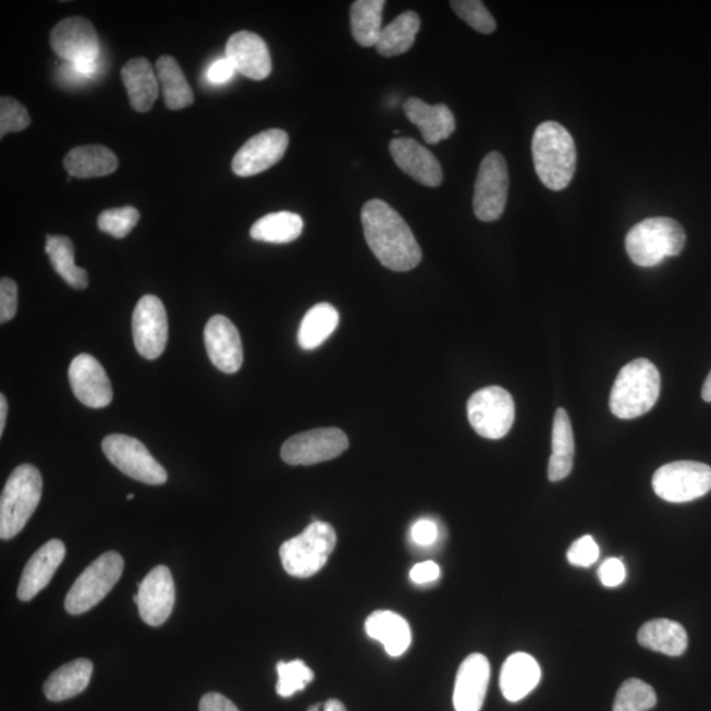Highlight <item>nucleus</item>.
Returning a JSON list of instances; mask_svg holds the SVG:
<instances>
[{"mask_svg": "<svg viewBox=\"0 0 711 711\" xmlns=\"http://www.w3.org/2000/svg\"><path fill=\"white\" fill-rule=\"evenodd\" d=\"M365 241L376 259L393 272L419 266L421 250L410 226L392 206L381 199L365 204L361 211Z\"/></svg>", "mask_w": 711, "mask_h": 711, "instance_id": "1", "label": "nucleus"}, {"mask_svg": "<svg viewBox=\"0 0 711 711\" xmlns=\"http://www.w3.org/2000/svg\"><path fill=\"white\" fill-rule=\"evenodd\" d=\"M46 252L56 273L62 277L75 291H84L89 285V275L85 269L75 266L74 244L66 236L47 237Z\"/></svg>", "mask_w": 711, "mask_h": 711, "instance_id": "35", "label": "nucleus"}, {"mask_svg": "<svg viewBox=\"0 0 711 711\" xmlns=\"http://www.w3.org/2000/svg\"><path fill=\"white\" fill-rule=\"evenodd\" d=\"M134 499H135V495H134V494H128V495H127V500H134Z\"/></svg>", "mask_w": 711, "mask_h": 711, "instance_id": "52", "label": "nucleus"}, {"mask_svg": "<svg viewBox=\"0 0 711 711\" xmlns=\"http://www.w3.org/2000/svg\"><path fill=\"white\" fill-rule=\"evenodd\" d=\"M490 679L489 660L481 653H471L458 669L453 707L456 711H481Z\"/></svg>", "mask_w": 711, "mask_h": 711, "instance_id": "21", "label": "nucleus"}, {"mask_svg": "<svg viewBox=\"0 0 711 711\" xmlns=\"http://www.w3.org/2000/svg\"><path fill=\"white\" fill-rule=\"evenodd\" d=\"M135 347L143 357L156 360L167 348L168 316L166 307L156 295H144L137 302L132 317Z\"/></svg>", "mask_w": 711, "mask_h": 711, "instance_id": "13", "label": "nucleus"}, {"mask_svg": "<svg viewBox=\"0 0 711 711\" xmlns=\"http://www.w3.org/2000/svg\"><path fill=\"white\" fill-rule=\"evenodd\" d=\"M336 545V532L324 522H314L280 549L283 568L289 575L307 578L317 575Z\"/></svg>", "mask_w": 711, "mask_h": 711, "instance_id": "6", "label": "nucleus"}, {"mask_svg": "<svg viewBox=\"0 0 711 711\" xmlns=\"http://www.w3.org/2000/svg\"><path fill=\"white\" fill-rule=\"evenodd\" d=\"M702 399L703 401L711 402V370L707 380L703 382Z\"/></svg>", "mask_w": 711, "mask_h": 711, "instance_id": "51", "label": "nucleus"}, {"mask_svg": "<svg viewBox=\"0 0 711 711\" xmlns=\"http://www.w3.org/2000/svg\"><path fill=\"white\" fill-rule=\"evenodd\" d=\"M599 577L603 587H620V585H622L626 578L625 564H623L622 560L620 559L610 557L601 564L599 569Z\"/></svg>", "mask_w": 711, "mask_h": 711, "instance_id": "44", "label": "nucleus"}, {"mask_svg": "<svg viewBox=\"0 0 711 711\" xmlns=\"http://www.w3.org/2000/svg\"><path fill=\"white\" fill-rule=\"evenodd\" d=\"M468 419L482 438L497 440L506 437L515 419L512 394L501 387L478 390L468 401Z\"/></svg>", "mask_w": 711, "mask_h": 711, "instance_id": "8", "label": "nucleus"}, {"mask_svg": "<svg viewBox=\"0 0 711 711\" xmlns=\"http://www.w3.org/2000/svg\"><path fill=\"white\" fill-rule=\"evenodd\" d=\"M540 677H542V671H540L537 660L525 652L513 653L501 670L502 695L510 702L524 700L538 687Z\"/></svg>", "mask_w": 711, "mask_h": 711, "instance_id": "24", "label": "nucleus"}, {"mask_svg": "<svg viewBox=\"0 0 711 711\" xmlns=\"http://www.w3.org/2000/svg\"><path fill=\"white\" fill-rule=\"evenodd\" d=\"M122 79L130 103L137 112H148L159 97V78L147 59H134L122 69Z\"/></svg>", "mask_w": 711, "mask_h": 711, "instance_id": "26", "label": "nucleus"}, {"mask_svg": "<svg viewBox=\"0 0 711 711\" xmlns=\"http://www.w3.org/2000/svg\"><path fill=\"white\" fill-rule=\"evenodd\" d=\"M53 52L66 62L97 60L100 44L94 25L85 17L64 19L50 33Z\"/></svg>", "mask_w": 711, "mask_h": 711, "instance_id": "16", "label": "nucleus"}, {"mask_svg": "<svg viewBox=\"0 0 711 711\" xmlns=\"http://www.w3.org/2000/svg\"><path fill=\"white\" fill-rule=\"evenodd\" d=\"M368 637L379 640L390 657L404 655L412 643L410 626L401 615L389 610H379L365 622Z\"/></svg>", "mask_w": 711, "mask_h": 711, "instance_id": "25", "label": "nucleus"}, {"mask_svg": "<svg viewBox=\"0 0 711 711\" xmlns=\"http://www.w3.org/2000/svg\"><path fill=\"white\" fill-rule=\"evenodd\" d=\"M339 312L330 304H318L306 312L298 331L302 350L312 351L322 345L339 324Z\"/></svg>", "mask_w": 711, "mask_h": 711, "instance_id": "33", "label": "nucleus"}, {"mask_svg": "<svg viewBox=\"0 0 711 711\" xmlns=\"http://www.w3.org/2000/svg\"><path fill=\"white\" fill-rule=\"evenodd\" d=\"M599 557L600 547L590 535H585V537L577 539L571 545L569 551L566 552V559H568L569 564L581 566V568H588V566L596 564Z\"/></svg>", "mask_w": 711, "mask_h": 711, "instance_id": "42", "label": "nucleus"}, {"mask_svg": "<svg viewBox=\"0 0 711 711\" xmlns=\"http://www.w3.org/2000/svg\"><path fill=\"white\" fill-rule=\"evenodd\" d=\"M66 547L59 539L49 540L28 560L19 583V600L27 602L34 599L52 580L56 571L64 562Z\"/></svg>", "mask_w": 711, "mask_h": 711, "instance_id": "22", "label": "nucleus"}, {"mask_svg": "<svg viewBox=\"0 0 711 711\" xmlns=\"http://www.w3.org/2000/svg\"><path fill=\"white\" fill-rule=\"evenodd\" d=\"M535 170L551 191H563L576 172L577 152L574 137L562 124L544 122L532 137Z\"/></svg>", "mask_w": 711, "mask_h": 711, "instance_id": "2", "label": "nucleus"}, {"mask_svg": "<svg viewBox=\"0 0 711 711\" xmlns=\"http://www.w3.org/2000/svg\"><path fill=\"white\" fill-rule=\"evenodd\" d=\"M350 445L348 438L336 427L298 433L282 445V461L289 465H314L332 461Z\"/></svg>", "mask_w": 711, "mask_h": 711, "instance_id": "12", "label": "nucleus"}, {"mask_svg": "<svg viewBox=\"0 0 711 711\" xmlns=\"http://www.w3.org/2000/svg\"><path fill=\"white\" fill-rule=\"evenodd\" d=\"M508 192V172L505 159L499 152L489 154L478 169L474 210L481 222H494L505 211Z\"/></svg>", "mask_w": 711, "mask_h": 711, "instance_id": "11", "label": "nucleus"}, {"mask_svg": "<svg viewBox=\"0 0 711 711\" xmlns=\"http://www.w3.org/2000/svg\"><path fill=\"white\" fill-rule=\"evenodd\" d=\"M156 73L168 109L177 111L193 105L192 87L187 84L184 72L173 57H160L156 64Z\"/></svg>", "mask_w": 711, "mask_h": 711, "instance_id": "31", "label": "nucleus"}, {"mask_svg": "<svg viewBox=\"0 0 711 711\" xmlns=\"http://www.w3.org/2000/svg\"><path fill=\"white\" fill-rule=\"evenodd\" d=\"M304 220L298 213L280 211L268 213L252 225L250 237L257 242L287 244L302 235Z\"/></svg>", "mask_w": 711, "mask_h": 711, "instance_id": "32", "label": "nucleus"}, {"mask_svg": "<svg viewBox=\"0 0 711 711\" xmlns=\"http://www.w3.org/2000/svg\"><path fill=\"white\" fill-rule=\"evenodd\" d=\"M69 382L75 399L82 405L103 408L112 402V387L109 376L96 357L81 354L74 358L69 368Z\"/></svg>", "mask_w": 711, "mask_h": 711, "instance_id": "17", "label": "nucleus"}, {"mask_svg": "<svg viewBox=\"0 0 711 711\" xmlns=\"http://www.w3.org/2000/svg\"><path fill=\"white\" fill-rule=\"evenodd\" d=\"M658 702L655 690L641 679L630 678L616 694L613 711H648Z\"/></svg>", "mask_w": 711, "mask_h": 711, "instance_id": "37", "label": "nucleus"}, {"mask_svg": "<svg viewBox=\"0 0 711 711\" xmlns=\"http://www.w3.org/2000/svg\"><path fill=\"white\" fill-rule=\"evenodd\" d=\"M451 8L465 23L481 34H493L497 24L486 4L478 0H453Z\"/></svg>", "mask_w": 711, "mask_h": 711, "instance_id": "39", "label": "nucleus"}, {"mask_svg": "<svg viewBox=\"0 0 711 711\" xmlns=\"http://www.w3.org/2000/svg\"><path fill=\"white\" fill-rule=\"evenodd\" d=\"M383 0H357L351 8V28L364 48L376 47L382 33Z\"/></svg>", "mask_w": 711, "mask_h": 711, "instance_id": "36", "label": "nucleus"}, {"mask_svg": "<svg viewBox=\"0 0 711 711\" xmlns=\"http://www.w3.org/2000/svg\"><path fill=\"white\" fill-rule=\"evenodd\" d=\"M659 370L646 358H638L621 369L612 393H610V410L620 419H635L647 414L655 406L659 395Z\"/></svg>", "mask_w": 711, "mask_h": 711, "instance_id": "3", "label": "nucleus"}, {"mask_svg": "<svg viewBox=\"0 0 711 711\" xmlns=\"http://www.w3.org/2000/svg\"><path fill=\"white\" fill-rule=\"evenodd\" d=\"M8 412H9L8 400H5L4 394H2L0 395V437H2L4 432L5 419H8Z\"/></svg>", "mask_w": 711, "mask_h": 711, "instance_id": "50", "label": "nucleus"}, {"mask_svg": "<svg viewBox=\"0 0 711 711\" xmlns=\"http://www.w3.org/2000/svg\"><path fill=\"white\" fill-rule=\"evenodd\" d=\"M205 344L211 363L220 372L234 375L241 370L244 358L241 333L229 318L216 316L209 320Z\"/></svg>", "mask_w": 711, "mask_h": 711, "instance_id": "18", "label": "nucleus"}, {"mask_svg": "<svg viewBox=\"0 0 711 711\" xmlns=\"http://www.w3.org/2000/svg\"><path fill=\"white\" fill-rule=\"evenodd\" d=\"M123 568V557L118 552H106L94 560L69 590L66 612L79 615L97 606L121 580Z\"/></svg>", "mask_w": 711, "mask_h": 711, "instance_id": "7", "label": "nucleus"}, {"mask_svg": "<svg viewBox=\"0 0 711 711\" xmlns=\"http://www.w3.org/2000/svg\"><path fill=\"white\" fill-rule=\"evenodd\" d=\"M118 159L103 146L74 148L64 160L66 172L75 179L106 177L118 169Z\"/></svg>", "mask_w": 711, "mask_h": 711, "instance_id": "30", "label": "nucleus"}, {"mask_svg": "<svg viewBox=\"0 0 711 711\" xmlns=\"http://www.w3.org/2000/svg\"><path fill=\"white\" fill-rule=\"evenodd\" d=\"M17 310V285L11 279L0 281V322L14 319Z\"/></svg>", "mask_w": 711, "mask_h": 711, "instance_id": "43", "label": "nucleus"}, {"mask_svg": "<svg viewBox=\"0 0 711 711\" xmlns=\"http://www.w3.org/2000/svg\"><path fill=\"white\" fill-rule=\"evenodd\" d=\"M307 711H347L344 704L339 700H329L322 703L314 704Z\"/></svg>", "mask_w": 711, "mask_h": 711, "instance_id": "49", "label": "nucleus"}, {"mask_svg": "<svg viewBox=\"0 0 711 711\" xmlns=\"http://www.w3.org/2000/svg\"><path fill=\"white\" fill-rule=\"evenodd\" d=\"M199 711H238L235 703L219 694H207L199 702Z\"/></svg>", "mask_w": 711, "mask_h": 711, "instance_id": "48", "label": "nucleus"}, {"mask_svg": "<svg viewBox=\"0 0 711 711\" xmlns=\"http://www.w3.org/2000/svg\"><path fill=\"white\" fill-rule=\"evenodd\" d=\"M140 212L134 207H122V209L106 210L98 218L99 230L115 238H124L135 229Z\"/></svg>", "mask_w": 711, "mask_h": 711, "instance_id": "40", "label": "nucleus"}, {"mask_svg": "<svg viewBox=\"0 0 711 711\" xmlns=\"http://www.w3.org/2000/svg\"><path fill=\"white\" fill-rule=\"evenodd\" d=\"M42 477L33 464H23L12 471L0 499V538L9 540L23 530L39 506Z\"/></svg>", "mask_w": 711, "mask_h": 711, "instance_id": "5", "label": "nucleus"}, {"mask_svg": "<svg viewBox=\"0 0 711 711\" xmlns=\"http://www.w3.org/2000/svg\"><path fill=\"white\" fill-rule=\"evenodd\" d=\"M289 146V136L282 130H268L259 135L250 137L244 146L237 150L232 160V170L238 177H252V175L266 172L275 166Z\"/></svg>", "mask_w": 711, "mask_h": 711, "instance_id": "15", "label": "nucleus"}, {"mask_svg": "<svg viewBox=\"0 0 711 711\" xmlns=\"http://www.w3.org/2000/svg\"><path fill=\"white\" fill-rule=\"evenodd\" d=\"M687 235L683 225L670 218L646 219L634 225L626 237V250L634 263L652 268L669 257L682 254Z\"/></svg>", "mask_w": 711, "mask_h": 711, "instance_id": "4", "label": "nucleus"}, {"mask_svg": "<svg viewBox=\"0 0 711 711\" xmlns=\"http://www.w3.org/2000/svg\"><path fill=\"white\" fill-rule=\"evenodd\" d=\"M439 528L436 522L420 519L412 528V538L418 545H431L437 542Z\"/></svg>", "mask_w": 711, "mask_h": 711, "instance_id": "45", "label": "nucleus"}, {"mask_svg": "<svg viewBox=\"0 0 711 711\" xmlns=\"http://www.w3.org/2000/svg\"><path fill=\"white\" fill-rule=\"evenodd\" d=\"M420 29V19L413 11L404 12L382 28L377 50L383 57H394L408 52L414 46Z\"/></svg>", "mask_w": 711, "mask_h": 711, "instance_id": "34", "label": "nucleus"}, {"mask_svg": "<svg viewBox=\"0 0 711 711\" xmlns=\"http://www.w3.org/2000/svg\"><path fill=\"white\" fill-rule=\"evenodd\" d=\"M638 641L648 650L669 657H682L687 651L688 635L678 622L653 620L640 627Z\"/></svg>", "mask_w": 711, "mask_h": 711, "instance_id": "28", "label": "nucleus"}, {"mask_svg": "<svg viewBox=\"0 0 711 711\" xmlns=\"http://www.w3.org/2000/svg\"><path fill=\"white\" fill-rule=\"evenodd\" d=\"M29 113L21 102L10 97L0 99V137L10 132H21L29 127Z\"/></svg>", "mask_w": 711, "mask_h": 711, "instance_id": "41", "label": "nucleus"}, {"mask_svg": "<svg viewBox=\"0 0 711 711\" xmlns=\"http://www.w3.org/2000/svg\"><path fill=\"white\" fill-rule=\"evenodd\" d=\"M235 72L234 65L225 57V59L213 62L209 71H207V79L213 85H223L232 78Z\"/></svg>", "mask_w": 711, "mask_h": 711, "instance_id": "46", "label": "nucleus"}, {"mask_svg": "<svg viewBox=\"0 0 711 711\" xmlns=\"http://www.w3.org/2000/svg\"><path fill=\"white\" fill-rule=\"evenodd\" d=\"M440 577V568L437 563L425 562L414 565L410 572V578L415 584H429L437 581Z\"/></svg>", "mask_w": 711, "mask_h": 711, "instance_id": "47", "label": "nucleus"}, {"mask_svg": "<svg viewBox=\"0 0 711 711\" xmlns=\"http://www.w3.org/2000/svg\"><path fill=\"white\" fill-rule=\"evenodd\" d=\"M102 450L111 464L136 481L148 486H162L168 481L167 470L135 438L113 433L103 439Z\"/></svg>", "mask_w": 711, "mask_h": 711, "instance_id": "10", "label": "nucleus"}, {"mask_svg": "<svg viewBox=\"0 0 711 711\" xmlns=\"http://www.w3.org/2000/svg\"><path fill=\"white\" fill-rule=\"evenodd\" d=\"M396 167L420 185L438 187L443 182V172L437 157L413 138H394L389 146Z\"/></svg>", "mask_w": 711, "mask_h": 711, "instance_id": "20", "label": "nucleus"}, {"mask_svg": "<svg viewBox=\"0 0 711 711\" xmlns=\"http://www.w3.org/2000/svg\"><path fill=\"white\" fill-rule=\"evenodd\" d=\"M404 110L408 121L417 125L426 143L438 144L455 132V117L445 105L432 106L419 98H410L406 100Z\"/></svg>", "mask_w": 711, "mask_h": 711, "instance_id": "23", "label": "nucleus"}, {"mask_svg": "<svg viewBox=\"0 0 711 711\" xmlns=\"http://www.w3.org/2000/svg\"><path fill=\"white\" fill-rule=\"evenodd\" d=\"M134 602L142 620L149 626H161L173 612L175 587L172 572L166 565L156 566L138 584Z\"/></svg>", "mask_w": 711, "mask_h": 711, "instance_id": "14", "label": "nucleus"}, {"mask_svg": "<svg viewBox=\"0 0 711 711\" xmlns=\"http://www.w3.org/2000/svg\"><path fill=\"white\" fill-rule=\"evenodd\" d=\"M277 673H279L277 694L283 698L292 697L297 691L304 690L314 679V672L302 660H293L289 663L280 662L277 664Z\"/></svg>", "mask_w": 711, "mask_h": 711, "instance_id": "38", "label": "nucleus"}, {"mask_svg": "<svg viewBox=\"0 0 711 711\" xmlns=\"http://www.w3.org/2000/svg\"><path fill=\"white\" fill-rule=\"evenodd\" d=\"M575 438L568 413L557 408L553 418L552 455L549 464V478L552 482L564 480L574 468Z\"/></svg>", "mask_w": 711, "mask_h": 711, "instance_id": "29", "label": "nucleus"}, {"mask_svg": "<svg viewBox=\"0 0 711 711\" xmlns=\"http://www.w3.org/2000/svg\"><path fill=\"white\" fill-rule=\"evenodd\" d=\"M225 57L236 72L249 79L262 81L272 73V59L266 41L249 30H241L230 37L225 46Z\"/></svg>", "mask_w": 711, "mask_h": 711, "instance_id": "19", "label": "nucleus"}, {"mask_svg": "<svg viewBox=\"0 0 711 711\" xmlns=\"http://www.w3.org/2000/svg\"><path fill=\"white\" fill-rule=\"evenodd\" d=\"M660 499L685 503L701 499L711 490V468L697 462H675L663 465L652 478Z\"/></svg>", "mask_w": 711, "mask_h": 711, "instance_id": "9", "label": "nucleus"}, {"mask_svg": "<svg viewBox=\"0 0 711 711\" xmlns=\"http://www.w3.org/2000/svg\"><path fill=\"white\" fill-rule=\"evenodd\" d=\"M93 663L77 659L54 671L44 684V694L49 701L60 702L78 696L90 684Z\"/></svg>", "mask_w": 711, "mask_h": 711, "instance_id": "27", "label": "nucleus"}]
</instances>
